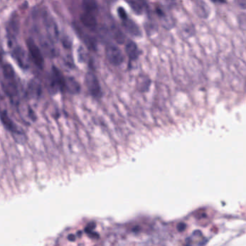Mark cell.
Instances as JSON below:
<instances>
[{"label":"cell","instance_id":"2","mask_svg":"<svg viewBox=\"0 0 246 246\" xmlns=\"http://www.w3.org/2000/svg\"><path fill=\"white\" fill-rule=\"evenodd\" d=\"M154 227L148 224L136 223L125 228L114 246H159L155 240Z\"/></svg>","mask_w":246,"mask_h":246},{"label":"cell","instance_id":"11","mask_svg":"<svg viewBox=\"0 0 246 246\" xmlns=\"http://www.w3.org/2000/svg\"><path fill=\"white\" fill-rule=\"evenodd\" d=\"M121 20L123 28L129 34L135 36V37H140L142 35V31H141L140 27L137 25L132 20H130L129 17Z\"/></svg>","mask_w":246,"mask_h":246},{"label":"cell","instance_id":"6","mask_svg":"<svg viewBox=\"0 0 246 246\" xmlns=\"http://www.w3.org/2000/svg\"><path fill=\"white\" fill-rule=\"evenodd\" d=\"M26 45L28 50V56L31 59L34 64L40 69H43L44 67L45 61L43 55L35 41L33 38H28L26 40Z\"/></svg>","mask_w":246,"mask_h":246},{"label":"cell","instance_id":"7","mask_svg":"<svg viewBox=\"0 0 246 246\" xmlns=\"http://www.w3.org/2000/svg\"><path fill=\"white\" fill-rule=\"evenodd\" d=\"M11 56L21 69L28 70L30 67V58L28 53L20 45L15 44L10 47Z\"/></svg>","mask_w":246,"mask_h":246},{"label":"cell","instance_id":"15","mask_svg":"<svg viewBox=\"0 0 246 246\" xmlns=\"http://www.w3.org/2000/svg\"><path fill=\"white\" fill-rule=\"evenodd\" d=\"M111 30L113 35V39H115V41L117 42L119 44H123L125 42L126 39L124 34L122 33V31H121L119 28H116V26L112 27Z\"/></svg>","mask_w":246,"mask_h":246},{"label":"cell","instance_id":"8","mask_svg":"<svg viewBox=\"0 0 246 246\" xmlns=\"http://www.w3.org/2000/svg\"><path fill=\"white\" fill-rule=\"evenodd\" d=\"M85 83L89 94L95 98H100L102 95V90L98 77L94 72L92 71L87 72L85 77Z\"/></svg>","mask_w":246,"mask_h":246},{"label":"cell","instance_id":"13","mask_svg":"<svg viewBox=\"0 0 246 246\" xmlns=\"http://www.w3.org/2000/svg\"><path fill=\"white\" fill-rule=\"evenodd\" d=\"M41 93V88L40 85L35 81L30 82L28 85L26 95L29 98H38Z\"/></svg>","mask_w":246,"mask_h":246},{"label":"cell","instance_id":"14","mask_svg":"<svg viewBox=\"0 0 246 246\" xmlns=\"http://www.w3.org/2000/svg\"><path fill=\"white\" fill-rule=\"evenodd\" d=\"M131 9L137 15H141L144 12L146 9V2L143 1H131L129 2Z\"/></svg>","mask_w":246,"mask_h":246},{"label":"cell","instance_id":"12","mask_svg":"<svg viewBox=\"0 0 246 246\" xmlns=\"http://www.w3.org/2000/svg\"><path fill=\"white\" fill-rule=\"evenodd\" d=\"M125 51L129 59L131 61L137 59L140 54V51L137 47V45L132 41H128L126 44Z\"/></svg>","mask_w":246,"mask_h":246},{"label":"cell","instance_id":"18","mask_svg":"<svg viewBox=\"0 0 246 246\" xmlns=\"http://www.w3.org/2000/svg\"><path fill=\"white\" fill-rule=\"evenodd\" d=\"M28 116L30 117V119H31L33 122H35L36 121V114L35 112H34V110L32 109L31 107L30 106H28Z\"/></svg>","mask_w":246,"mask_h":246},{"label":"cell","instance_id":"1","mask_svg":"<svg viewBox=\"0 0 246 246\" xmlns=\"http://www.w3.org/2000/svg\"><path fill=\"white\" fill-rule=\"evenodd\" d=\"M102 228L95 222L68 229L58 239L57 246H99Z\"/></svg>","mask_w":246,"mask_h":246},{"label":"cell","instance_id":"3","mask_svg":"<svg viewBox=\"0 0 246 246\" xmlns=\"http://www.w3.org/2000/svg\"><path fill=\"white\" fill-rule=\"evenodd\" d=\"M4 93L12 103L18 102L19 97V83L13 66L9 63L2 66V79L1 82Z\"/></svg>","mask_w":246,"mask_h":246},{"label":"cell","instance_id":"9","mask_svg":"<svg viewBox=\"0 0 246 246\" xmlns=\"http://www.w3.org/2000/svg\"><path fill=\"white\" fill-rule=\"evenodd\" d=\"M106 56L108 62L115 66L121 65L124 61V56L121 50L115 45H109L106 47Z\"/></svg>","mask_w":246,"mask_h":246},{"label":"cell","instance_id":"4","mask_svg":"<svg viewBox=\"0 0 246 246\" xmlns=\"http://www.w3.org/2000/svg\"><path fill=\"white\" fill-rule=\"evenodd\" d=\"M68 76H65L59 69L53 66L51 68V74L49 78V86L53 93L58 91L66 93Z\"/></svg>","mask_w":246,"mask_h":246},{"label":"cell","instance_id":"10","mask_svg":"<svg viewBox=\"0 0 246 246\" xmlns=\"http://www.w3.org/2000/svg\"><path fill=\"white\" fill-rule=\"evenodd\" d=\"M95 12L84 10V12L80 15V22L87 29L93 30L96 28L97 19L96 17H95Z\"/></svg>","mask_w":246,"mask_h":246},{"label":"cell","instance_id":"5","mask_svg":"<svg viewBox=\"0 0 246 246\" xmlns=\"http://www.w3.org/2000/svg\"><path fill=\"white\" fill-rule=\"evenodd\" d=\"M0 121L5 129L12 133L15 140H18V142H22L25 137L24 131L9 117L7 110H2L0 113Z\"/></svg>","mask_w":246,"mask_h":246},{"label":"cell","instance_id":"17","mask_svg":"<svg viewBox=\"0 0 246 246\" xmlns=\"http://www.w3.org/2000/svg\"><path fill=\"white\" fill-rule=\"evenodd\" d=\"M83 7L84 10L95 12L97 10V4L95 1H84L83 2Z\"/></svg>","mask_w":246,"mask_h":246},{"label":"cell","instance_id":"19","mask_svg":"<svg viewBox=\"0 0 246 246\" xmlns=\"http://www.w3.org/2000/svg\"><path fill=\"white\" fill-rule=\"evenodd\" d=\"M118 14H119V17L121 18V20L125 19L128 17L126 12V11L123 9V7H119V8L118 9Z\"/></svg>","mask_w":246,"mask_h":246},{"label":"cell","instance_id":"16","mask_svg":"<svg viewBox=\"0 0 246 246\" xmlns=\"http://www.w3.org/2000/svg\"><path fill=\"white\" fill-rule=\"evenodd\" d=\"M141 80L138 79V87H140V89L142 92H145V91H147V89L150 87V79L148 77H144V76H141L140 77Z\"/></svg>","mask_w":246,"mask_h":246}]
</instances>
